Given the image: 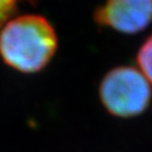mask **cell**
Wrapping results in <instances>:
<instances>
[{"mask_svg": "<svg viewBox=\"0 0 152 152\" xmlns=\"http://www.w3.org/2000/svg\"><path fill=\"white\" fill-rule=\"evenodd\" d=\"M59 46L53 25L41 15L10 18L0 31V55L22 73H36L49 64Z\"/></svg>", "mask_w": 152, "mask_h": 152, "instance_id": "cell-1", "label": "cell"}, {"mask_svg": "<svg viewBox=\"0 0 152 152\" xmlns=\"http://www.w3.org/2000/svg\"><path fill=\"white\" fill-rule=\"evenodd\" d=\"M99 99L110 115L131 118L144 113L152 100V87L141 71L121 65L108 71L99 85Z\"/></svg>", "mask_w": 152, "mask_h": 152, "instance_id": "cell-2", "label": "cell"}, {"mask_svg": "<svg viewBox=\"0 0 152 152\" xmlns=\"http://www.w3.org/2000/svg\"><path fill=\"white\" fill-rule=\"evenodd\" d=\"M95 19L118 33H140L152 24V0H106L96 10Z\"/></svg>", "mask_w": 152, "mask_h": 152, "instance_id": "cell-3", "label": "cell"}, {"mask_svg": "<svg viewBox=\"0 0 152 152\" xmlns=\"http://www.w3.org/2000/svg\"><path fill=\"white\" fill-rule=\"evenodd\" d=\"M139 70L152 87V35L144 41L136 55Z\"/></svg>", "mask_w": 152, "mask_h": 152, "instance_id": "cell-4", "label": "cell"}, {"mask_svg": "<svg viewBox=\"0 0 152 152\" xmlns=\"http://www.w3.org/2000/svg\"><path fill=\"white\" fill-rule=\"evenodd\" d=\"M19 1L20 0H0V27L11 18Z\"/></svg>", "mask_w": 152, "mask_h": 152, "instance_id": "cell-5", "label": "cell"}]
</instances>
